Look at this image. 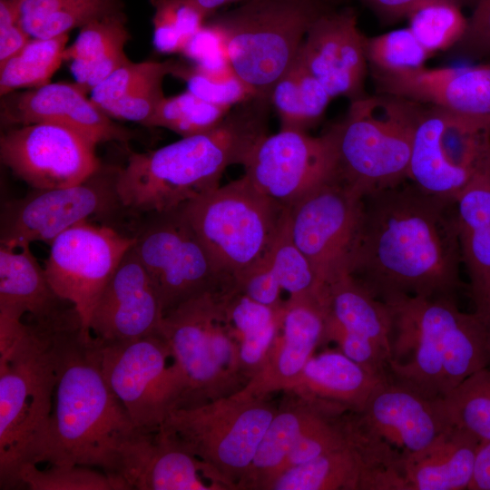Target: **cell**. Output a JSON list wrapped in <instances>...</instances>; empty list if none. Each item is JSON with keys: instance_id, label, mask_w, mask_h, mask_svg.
<instances>
[{"instance_id": "obj_1", "label": "cell", "mask_w": 490, "mask_h": 490, "mask_svg": "<svg viewBox=\"0 0 490 490\" xmlns=\"http://www.w3.org/2000/svg\"><path fill=\"white\" fill-rule=\"evenodd\" d=\"M407 181L364 197L348 274L382 301L455 297L463 265L456 200Z\"/></svg>"}, {"instance_id": "obj_2", "label": "cell", "mask_w": 490, "mask_h": 490, "mask_svg": "<svg viewBox=\"0 0 490 490\" xmlns=\"http://www.w3.org/2000/svg\"><path fill=\"white\" fill-rule=\"evenodd\" d=\"M270 107L269 97L257 95L234 106L211 131L132 152L116 178L124 210L133 218L166 211L220 186L224 171L242 165L267 134Z\"/></svg>"}, {"instance_id": "obj_3", "label": "cell", "mask_w": 490, "mask_h": 490, "mask_svg": "<svg viewBox=\"0 0 490 490\" xmlns=\"http://www.w3.org/2000/svg\"><path fill=\"white\" fill-rule=\"evenodd\" d=\"M77 313L51 322L0 319V488L20 487L18 473L39 464L59 368Z\"/></svg>"}, {"instance_id": "obj_4", "label": "cell", "mask_w": 490, "mask_h": 490, "mask_svg": "<svg viewBox=\"0 0 490 490\" xmlns=\"http://www.w3.org/2000/svg\"><path fill=\"white\" fill-rule=\"evenodd\" d=\"M138 430L107 383L98 348L82 328L67 338L40 463L114 475L122 446Z\"/></svg>"}, {"instance_id": "obj_5", "label": "cell", "mask_w": 490, "mask_h": 490, "mask_svg": "<svg viewBox=\"0 0 490 490\" xmlns=\"http://www.w3.org/2000/svg\"><path fill=\"white\" fill-rule=\"evenodd\" d=\"M383 302L392 317L391 379L437 399L487 367L482 323L475 311L459 309L454 296H397Z\"/></svg>"}, {"instance_id": "obj_6", "label": "cell", "mask_w": 490, "mask_h": 490, "mask_svg": "<svg viewBox=\"0 0 490 490\" xmlns=\"http://www.w3.org/2000/svg\"><path fill=\"white\" fill-rule=\"evenodd\" d=\"M228 289L192 298L163 317L160 334L171 348L181 384L178 408L230 397L248 383L239 342L225 314Z\"/></svg>"}, {"instance_id": "obj_7", "label": "cell", "mask_w": 490, "mask_h": 490, "mask_svg": "<svg viewBox=\"0 0 490 490\" xmlns=\"http://www.w3.org/2000/svg\"><path fill=\"white\" fill-rule=\"evenodd\" d=\"M417 109V103L381 93L350 102L330 127L339 179L363 197L408 181Z\"/></svg>"}, {"instance_id": "obj_8", "label": "cell", "mask_w": 490, "mask_h": 490, "mask_svg": "<svg viewBox=\"0 0 490 490\" xmlns=\"http://www.w3.org/2000/svg\"><path fill=\"white\" fill-rule=\"evenodd\" d=\"M331 8V0H244L210 23L220 33L236 74L270 98L311 24Z\"/></svg>"}, {"instance_id": "obj_9", "label": "cell", "mask_w": 490, "mask_h": 490, "mask_svg": "<svg viewBox=\"0 0 490 490\" xmlns=\"http://www.w3.org/2000/svg\"><path fill=\"white\" fill-rule=\"evenodd\" d=\"M266 399L231 395L177 408L158 431L211 466L228 490H238L278 410Z\"/></svg>"}, {"instance_id": "obj_10", "label": "cell", "mask_w": 490, "mask_h": 490, "mask_svg": "<svg viewBox=\"0 0 490 490\" xmlns=\"http://www.w3.org/2000/svg\"><path fill=\"white\" fill-rule=\"evenodd\" d=\"M181 208L216 265L234 280L266 254L288 210L245 175Z\"/></svg>"}, {"instance_id": "obj_11", "label": "cell", "mask_w": 490, "mask_h": 490, "mask_svg": "<svg viewBox=\"0 0 490 490\" xmlns=\"http://www.w3.org/2000/svg\"><path fill=\"white\" fill-rule=\"evenodd\" d=\"M133 236V249L164 315L192 298L235 285L216 265L181 206L143 215Z\"/></svg>"}, {"instance_id": "obj_12", "label": "cell", "mask_w": 490, "mask_h": 490, "mask_svg": "<svg viewBox=\"0 0 490 490\" xmlns=\"http://www.w3.org/2000/svg\"><path fill=\"white\" fill-rule=\"evenodd\" d=\"M118 168L103 167L69 187L36 190L6 201L1 210L0 245L13 250L34 241L49 245L62 232L91 217L130 216L116 189Z\"/></svg>"}, {"instance_id": "obj_13", "label": "cell", "mask_w": 490, "mask_h": 490, "mask_svg": "<svg viewBox=\"0 0 490 490\" xmlns=\"http://www.w3.org/2000/svg\"><path fill=\"white\" fill-rule=\"evenodd\" d=\"M94 341L104 377L135 428L158 431L178 408L181 397L180 377L166 340L158 333L119 344Z\"/></svg>"}, {"instance_id": "obj_14", "label": "cell", "mask_w": 490, "mask_h": 490, "mask_svg": "<svg viewBox=\"0 0 490 490\" xmlns=\"http://www.w3.org/2000/svg\"><path fill=\"white\" fill-rule=\"evenodd\" d=\"M488 169L490 132L446 111L429 112L416 122L408 176L422 191L456 200L477 174Z\"/></svg>"}, {"instance_id": "obj_15", "label": "cell", "mask_w": 490, "mask_h": 490, "mask_svg": "<svg viewBox=\"0 0 490 490\" xmlns=\"http://www.w3.org/2000/svg\"><path fill=\"white\" fill-rule=\"evenodd\" d=\"M364 209V197L339 178L307 193L288 209L293 240L327 286L348 273Z\"/></svg>"}, {"instance_id": "obj_16", "label": "cell", "mask_w": 490, "mask_h": 490, "mask_svg": "<svg viewBox=\"0 0 490 490\" xmlns=\"http://www.w3.org/2000/svg\"><path fill=\"white\" fill-rule=\"evenodd\" d=\"M135 238L107 224L82 221L58 235L50 244L44 270L55 292L78 312L83 333L93 309Z\"/></svg>"}, {"instance_id": "obj_17", "label": "cell", "mask_w": 490, "mask_h": 490, "mask_svg": "<svg viewBox=\"0 0 490 490\" xmlns=\"http://www.w3.org/2000/svg\"><path fill=\"white\" fill-rule=\"evenodd\" d=\"M245 176L285 209L318 186L339 178L334 134L279 130L262 137L242 164Z\"/></svg>"}, {"instance_id": "obj_18", "label": "cell", "mask_w": 490, "mask_h": 490, "mask_svg": "<svg viewBox=\"0 0 490 490\" xmlns=\"http://www.w3.org/2000/svg\"><path fill=\"white\" fill-rule=\"evenodd\" d=\"M93 142L54 123L8 128L0 138V158L10 171L36 190L78 184L102 166Z\"/></svg>"}, {"instance_id": "obj_19", "label": "cell", "mask_w": 490, "mask_h": 490, "mask_svg": "<svg viewBox=\"0 0 490 490\" xmlns=\"http://www.w3.org/2000/svg\"><path fill=\"white\" fill-rule=\"evenodd\" d=\"M399 456L357 426L351 443L284 469L263 490H400Z\"/></svg>"}, {"instance_id": "obj_20", "label": "cell", "mask_w": 490, "mask_h": 490, "mask_svg": "<svg viewBox=\"0 0 490 490\" xmlns=\"http://www.w3.org/2000/svg\"><path fill=\"white\" fill-rule=\"evenodd\" d=\"M326 304L325 342L337 343L367 370L388 377L392 317L387 305L348 273L327 285Z\"/></svg>"}, {"instance_id": "obj_21", "label": "cell", "mask_w": 490, "mask_h": 490, "mask_svg": "<svg viewBox=\"0 0 490 490\" xmlns=\"http://www.w3.org/2000/svg\"><path fill=\"white\" fill-rule=\"evenodd\" d=\"M371 75L377 93L440 108L490 132V63Z\"/></svg>"}, {"instance_id": "obj_22", "label": "cell", "mask_w": 490, "mask_h": 490, "mask_svg": "<svg viewBox=\"0 0 490 490\" xmlns=\"http://www.w3.org/2000/svg\"><path fill=\"white\" fill-rule=\"evenodd\" d=\"M366 38L352 9L333 7L311 24L298 55L332 98L356 101L367 95Z\"/></svg>"}, {"instance_id": "obj_23", "label": "cell", "mask_w": 490, "mask_h": 490, "mask_svg": "<svg viewBox=\"0 0 490 490\" xmlns=\"http://www.w3.org/2000/svg\"><path fill=\"white\" fill-rule=\"evenodd\" d=\"M164 314L133 246L96 301L88 332L102 344H119L160 333Z\"/></svg>"}, {"instance_id": "obj_24", "label": "cell", "mask_w": 490, "mask_h": 490, "mask_svg": "<svg viewBox=\"0 0 490 490\" xmlns=\"http://www.w3.org/2000/svg\"><path fill=\"white\" fill-rule=\"evenodd\" d=\"M75 83H49L1 96L2 126L54 123L72 129L94 144L127 142L132 132L113 121Z\"/></svg>"}, {"instance_id": "obj_25", "label": "cell", "mask_w": 490, "mask_h": 490, "mask_svg": "<svg viewBox=\"0 0 490 490\" xmlns=\"http://www.w3.org/2000/svg\"><path fill=\"white\" fill-rule=\"evenodd\" d=\"M114 475L129 490H228L211 466L160 431H137L121 447Z\"/></svg>"}, {"instance_id": "obj_26", "label": "cell", "mask_w": 490, "mask_h": 490, "mask_svg": "<svg viewBox=\"0 0 490 490\" xmlns=\"http://www.w3.org/2000/svg\"><path fill=\"white\" fill-rule=\"evenodd\" d=\"M355 416L366 432L401 456L425 449L449 426L438 398H427L390 377L374 389Z\"/></svg>"}, {"instance_id": "obj_27", "label": "cell", "mask_w": 490, "mask_h": 490, "mask_svg": "<svg viewBox=\"0 0 490 490\" xmlns=\"http://www.w3.org/2000/svg\"><path fill=\"white\" fill-rule=\"evenodd\" d=\"M326 324L325 295L285 300L278 333L262 368L233 395L267 398L274 392L285 391L314 355L317 347L325 343Z\"/></svg>"}, {"instance_id": "obj_28", "label": "cell", "mask_w": 490, "mask_h": 490, "mask_svg": "<svg viewBox=\"0 0 490 490\" xmlns=\"http://www.w3.org/2000/svg\"><path fill=\"white\" fill-rule=\"evenodd\" d=\"M387 377L367 370L340 350H328L313 355L285 392L326 415L339 416L360 413Z\"/></svg>"}, {"instance_id": "obj_29", "label": "cell", "mask_w": 490, "mask_h": 490, "mask_svg": "<svg viewBox=\"0 0 490 490\" xmlns=\"http://www.w3.org/2000/svg\"><path fill=\"white\" fill-rule=\"evenodd\" d=\"M19 250L0 245V314L50 322L75 309L53 289L30 246Z\"/></svg>"}, {"instance_id": "obj_30", "label": "cell", "mask_w": 490, "mask_h": 490, "mask_svg": "<svg viewBox=\"0 0 490 490\" xmlns=\"http://www.w3.org/2000/svg\"><path fill=\"white\" fill-rule=\"evenodd\" d=\"M480 442L449 426L425 449L399 458L402 490H463L471 482Z\"/></svg>"}, {"instance_id": "obj_31", "label": "cell", "mask_w": 490, "mask_h": 490, "mask_svg": "<svg viewBox=\"0 0 490 490\" xmlns=\"http://www.w3.org/2000/svg\"><path fill=\"white\" fill-rule=\"evenodd\" d=\"M456 213L462 264L475 305L490 292V169L456 198Z\"/></svg>"}, {"instance_id": "obj_32", "label": "cell", "mask_w": 490, "mask_h": 490, "mask_svg": "<svg viewBox=\"0 0 490 490\" xmlns=\"http://www.w3.org/2000/svg\"><path fill=\"white\" fill-rule=\"evenodd\" d=\"M130 39L122 10L94 18L80 27L75 41L64 52L74 83L91 91L115 69L128 63L124 46Z\"/></svg>"}, {"instance_id": "obj_33", "label": "cell", "mask_w": 490, "mask_h": 490, "mask_svg": "<svg viewBox=\"0 0 490 490\" xmlns=\"http://www.w3.org/2000/svg\"><path fill=\"white\" fill-rule=\"evenodd\" d=\"M270 421L238 490H263L281 470L300 437L326 415L291 395Z\"/></svg>"}, {"instance_id": "obj_34", "label": "cell", "mask_w": 490, "mask_h": 490, "mask_svg": "<svg viewBox=\"0 0 490 490\" xmlns=\"http://www.w3.org/2000/svg\"><path fill=\"white\" fill-rule=\"evenodd\" d=\"M331 99L299 55L270 92V102L279 116L280 130L306 132L322 118Z\"/></svg>"}, {"instance_id": "obj_35", "label": "cell", "mask_w": 490, "mask_h": 490, "mask_svg": "<svg viewBox=\"0 0 490 490\" xmlns=\"http://www.w3.org/2000/svg\"><path fill=\"white\" fill-rule=\"evenodd\" d=\"M121 6L120 0H21L20 23L31 38H51Z\"/></svg>"}, {"instance_id": "obj_36", "label": "cell", "mask_w": 490, "mask_h": 490, "mask_svg": "<svg viewBox=\"0 0 490 490\" xmlns=\"http://www.w3.org/2000/svg\"><path fill=\"white\" fill-rule=\"evenodd\" d=\"M68 38V34L51 38H31L16 54L0 63L1 96L49 83L64 62Z\"/></svg>"}, {"instance_id": "obj_37", "label": "cell", "mask_w": 490, "mask_h": 490, "mask_svg": "<svg viewBox=\"0 0 490 490\" xmlns=\"http://www.w3.org/2000/svg\"><path fill=\"white\" fill-rule=\"evenodd\" d=\"M449 426L490 441V368H483L438 398Z\"/></svg>"}, {"instance_id": "obj_38", "label": "cell", "mask_w": 490, "mask_h": 490, "mask_svg": "<svg viewBox=\"0 0 490 490\" xmlns=\"http://www.w3.org/2000/svg\"><path fill=\"white\" fill-rule=\"evenodd\" d=\"M281 289L289 298H318L325 294L326 286L318 279L310 262L292 239L288 210L266 252Z\"/></svg>"}, {"instance_id": "obj_39", "label": "cell", "mask_w": 490, "mask_h": 490, "mask_svg": "<svg viewBox=\"0 0 490 490\" xmlns=\"http://www.w3.org/2000/svg\"><path fill=\"white\" fill-rule=\"evenodd\" d=\"M171 75L183 81L187 90L195 95L220 106L233 108L259 95L230 64L206 68L178 60Z\"/></svg>"}, {"instance_id": "obj_40", "label": "cell", "mask_w": 490, "mask_h": 490, "mask_svg": "<svg viewBox=\"0 0 490 490\" xmlns=\"http://www.w3.org/2000/svg\"><path fill=\"white\" fill-rule=\"evenodd\" d=\"M232 108L207 102L190 91L164 97L149 127H163L181 137L206 132L218 126Z\"/></svg>"}, {"instance_id": "obj_41", "label": "cell", "mask_w": 490, "mask_h": 490, "mask_svg": "<svg viewBox=\"0 0 490 490\" xmlns=\"http://www.w3.org/2000/svg\"><path fill=\"white\" fill-rule=\"evenodd\" d=\"M155 50L181 54L209 16L196 0H151Z\"/></svg>"}, {"instance_id": "obj_42", "label": "cell", "mask_w": 490, "mask_h": 490, "mask_svg": "<svg viewBox=\"0 0 490 490\" xmlns=\"http://www.w3.org/2000/svg\"><path fill=\"white\" fill-rule=\"evenodd\" d=\"M20 486L31 490H129L118 476L94 467L78 465H50L40 469L26 463L19 470Z\"/></svg>"}, {"instance_id": "obj_43", "label": "cell", "mask_w": 490, "mask_h": 490, "mask_svg": "<svg viewBox=\"0 0 490 490\" xmlns=\"http://www.w3.org/2000/svg\"><path fill=\"white\" fill-rule=\"evenodd\" d=\"M462 6L449 1H436L414 10L408 16V28L432 55L449 51L465 33L467 18Z\"/></svg>"}, {"instance_id": "obj_44", "label": "cell", "mask_w": 490, "mask_h": 490, "mask_svg": "<svg viewBox=\"0 0 490 490\" xmlns=\"http://www.w3.org/2000/svg\"><path fill=\"white\" fill-rule=\"evenodd\" d=\"M366 55L370 73L377 74L415 71L431 56L408 27L367 37Z\"/></svg>"}, {"instance_id": "obj_45", "label": "cell", "mask_w": 490, "mask_h": 490, "mask_svg": "<svg viewBox=\"0 0 490 490\" xmlns=\"http://www.w3.org/2000/svg\"><path fill=\"white\" fill-rule=\"evenodd\" d=\"M175 60L164 62L129 61L91 91V100L102 110L114 102L130 98L158 80L171 74Z\"/></svg>"}, {"instance_id": "obj_46", "label": "cell", "mask_w": 490, "mask_h": 490, "mask_svg": "<svg viewBox=\"0 0 490 490\" xmlns=\"http://www.w3.org/2000/svg\"><path fill=\"white\" fill-rule=\"evenodd\" d=\"M447 53L459 58L490 61V0H477L464 34Z\"/></svg>"}, {"instance_id": "obj_47", "label": "cell", "mask_w": 490, "mask_h": 490, "mask_svg": "<svg viewBox=\"0 0 490 490\" xmlns=\"http://www.w3.org/2000/svg\"><path fill=\"white\" fill-rule=\"evenodd\" d=\"M235 286L251 299L272 308H279L285 300L279 279L264 255L254 265L235 279Z\"/></svg>"}, {"instance_id": "obj_48", "label": "cell", "mask_w": 490, "mask_h": 490, "mask_svg": "<svg viewBox=\"0 0 490 490\" xmlns=\"http://www.w3.org/2000/svg\"><path fill=\"white\" fill-rule=\"evenodd\" d=\"M181 54L191 63L206 68L230 64L221 34L211 23L205 24L194 34Z\"/></svg>"}, {"instance_id": "obj_49", "label": "cell", "mask_w": 490, "mask_h": 490, "mask_svg": "<svg viewBox=\"0 0 490 490\" xmlns=\"http://www.w3.org/2000/svg\"><path fill=\"white\" fill-rule=\"evenodd\" d=\"M371 10L383 24L397 23L416 8L436 1H449L463 5L466 0H358Z\"/></svg>"}, {"instance_id": "obj_50", "label": "cell", "mask_w": 490, "mask_h": 490, "mask_svg": "<svg viewBox=\"0 0 490 490\" xmlns=\"http://www.w3.org/2000/svg\"><path fill=\"white\" fill-rule=\"evenodd\" d=\"M469 490H490V441L480 443Z\"/></svg>"}, {"instance_id": "obj_51", "label": "cell", "mask_w": 490, "mask_h": 490, "mask_svg": "<svg viewBox=\"0 0 490 490\" xmlns=\"http://www.w3.org/2000/svg\"><path fill=\"white\" fill-rule=\"evenodd\" d=\"M474 306L475 312L478 316L484 328L487 368H490V292L481 301Z\"/></svg>"}, {"instance_id": "obj_52", "label": "cell", "mask_w": 490, "mask_h": 490, "mask_svg": "<svg viewBox=\"0 0 490 490\" xmlns=\"http://www.w3.org/2000/svg\"><path fill=\"white\" fill-rule=\"evenodd\" d=\"M244 0H196L198 5L208 15H211L218 8L229 4L242 2Z\"/></svg>"}]
</instances>
